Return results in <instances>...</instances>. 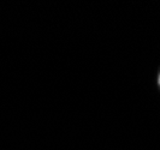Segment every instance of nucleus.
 Segmentation results:
<instances>
[{"instance_id":"1","label":"nucleus","mask_w":160,"mask_h":150,"mask_svg":"<svg viewBox=\"0 0 160 150\" xmlns=\"http://www.w3.org/2000/svg\"><path fill=\"white\" fill-rule=\"evenodd\" d=\"M159 84H160V75H159Z\"/></svg>"}]
</instances>
